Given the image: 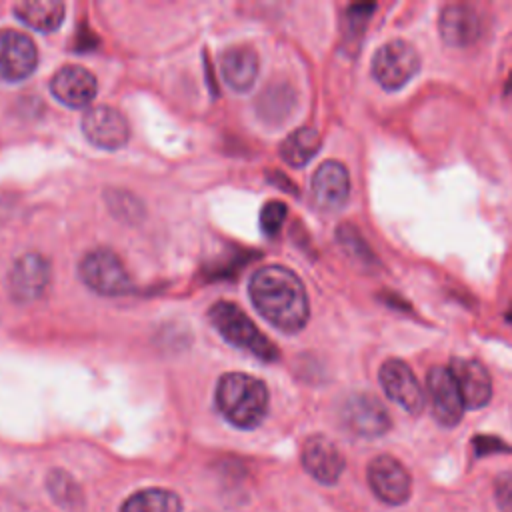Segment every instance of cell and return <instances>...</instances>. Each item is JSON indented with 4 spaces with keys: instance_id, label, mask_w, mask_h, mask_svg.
<instances>
[{
    "instance_id": "cell-1",
    "label": "cell",
    "mask_w": 512,
    "mask_h": 512,
    "mask_svg": "<svg viewBox=\"0 0 512 512\" xmlns=\"http://www.w3.org/2000/svg\"><path fill=\"white\" fill-rule=\"evenodd\" d=\"M254 308L278 330L294 334L310 316L308 294L302 280L286 266L270 264L256 270L248 284Z\"/></svg>"
},
{
    "instance_id": "cell-2",
    "label": "cell",
    "mask_w": 512,
    "mask_h": 512,
    "mask_svg": "<svg viewBox=\"0 0 512 512\" xmlns=\"http://www.w3.org/2000/svg\"><path fill=\"white\" fill-rule=\"evenodd\" d=\"M216 406L236 428H256L268 412V388L256 376L228 372L216 384Z\"/></svg>"
},
{
    "instance_id": "cell-3",
    "label": "cell",
    "mask_w": 512,
    "mask_h": 512,
    "mask_svg": "<svg viewBox=\"0 0 512 512\" xmlns=\"http://www.w3.org/2000/svg\"><path fill=\"white\" fill-rule=\"evenodd\" d=\"M208 316L212 326L224 336V340H228L236 348H242L264 362L278 360V348L274 346V342L268 340L236 304L220 300L212 304Z\"/></svg>"
},
{
    "instance_id": "cell-4",
    "label": "cell",
    "mask_w": 512,
    "mask_h": 512,
    "mask_svg": "<svg viewBox=\"0 0 512 512\" xmlns=\"http://www.w3.org/2000/svg\"><path fill=\"white\" fill-rule=\"evenodd\" d=\"M420 70V54L400 38L382 44L372 58V76L386 90H398Z\"/></svg>"
},
{
    "instance_id": "cell-5",
    "label": "cell",
    "mask_w": 512,
    "mask_h": 512,
    "mask_svg": "<svg viewBox=\"0 0 512 512\" xmlns=\"http://www.w3.org/2000/svg\"><path fill=\"white\" fill-rule=\"evenodd\" d=\"M80 276L88 288L104 296H120L132 290V280L122 260L108 248L88 252L80 262Z\"/></svg>"
},
{
    "instance_id": "cell-6",
    "label": "cell",
    "mask_w": 512,
    "mask_h": 512,
    "mask_svg": "<svg viewBox=\"0 0 512 512\" xmlns=\"http://www.w3.org/2000/svg\"><path fill=\"white\" fill-rule=\"evenodd\" d=\"M344 426L362 438H378L390 430V414L386 406L366 392H358L346 398L340 410Z\"/></svg>"
},
{
    "instance_id": "cell-7",
    "label": "cell",
    "mask_w": 512,
    "mask_h": 512,
    "mask_svg": "<svg viewBox=\"0 0 512 512\" xmlns=\"http://www.w3.org/2000/svg\"><path fill=\"white\" fill-rule=\"evenodd\" d=\"M380 386L384 394L400 404L408 414H420L426 404V392L418 378L414 376L412 368L398 358H390L380 366L378 372Z\"/></svg>"
},
{
    "instance_id": "cell-8",
    "label": "cell",
    "mask_w": 512,
    "mask_h": 512,
    "mask_svg": "<svg viewBox=\"0 0 512 512\" xmlns=\"http://www.w3.org/2000/svg\"><path fill=\"white\" fill-rule=\"evenodd\" d=\"M50 282V262L40 254H24L8 270V294L18 304L38 300Z\"/></svg>"
},
{
    "instance_id": "cell-9",
    "label": "cell",
    "mask_w": 512,
    "mask_h": 512,
    "mask_svg": "<svg viewBox=\"0 0 512 512\" xmlns=\"http://www.w3.org/2000/svg\"><path fill=\"white\" fill-rule=\"evenodd\" d=\"M366 476L372 492L390 506L404 504L412 494V480L408 470L388 454L372 458Z\"/></svg>"
},
{
    "instance_id": "cell-10",
    "label": "cell",
    "mask_w": 512,
    "mask_h": 512,
    "mask_svg": "<svg viewBox=\"0 0 512 512\" xmlns=\"http://www.w3.org/2000/svg\"><path fill=\"white\" fill-rule=\"evenodd\" d=\"M82 132L90 144L104 150L122 148L130 138V126L124 114L106 104L92 106L84 112Z\"/></svg>"
},
{
    "instance_id": "cell-11",
    "label": "cell",
    "mask_w": 512,
    "mask_h": 512,
    "mask_svg": "<svg viewBox=\"0 0 512 512\" xmlns=\"http://www.w3.org/2000/svg\"><path fill=\"white\" fill-rule=\"evenodd\" d=\"M38 64L34 40L20 30H0V78L18 82L28 78Z\"/></svg>"
},
{
    "instance_id": "cell-12",
    "label": "cell",
    "mask_w": 512,
    "mask_h": 512,
    "mask_svg": "<svg viewBox=\"0 0 512 512\" xmlns=\"http://www.w3.org/2000/svg\"><path fill=\"white\" fill-rule=\"evenodd\" d=\"M426 392L430 398L432 416L442 426H456L466 406L450 370L444 366L430 368L426 374Z\"/></svg>"
},
{
    "instance_id": "cell-13",
    "label": "cell",
    "mask_w": 512,
    "mask_h": 512,
    "mask_svg": "<svg viewBox=\"0 0 512 512\" xmlns=\"http://www.w3.org/2000/svg\"><path fill=\"white\" fill-rule=\"evenodd\" d=\"M344 464L338 446L322 434L310 436L302 446V466L322 484H336L344 472Z\"/></svg>"
},
{
    "instance_id": "cell-14",
    "label": "cell",
    "mask_w": 512,
    "mask_h": 512,
    "mask_svg": "<svg viewBox=\"0 0 512 512\" xmlns=\"http://www.w3.org/2000/svg\"><path fill=\"white\" fill-rule=\"evenodd\" d=\"M448 370L458 384V390L466 408L476 410L490 402L492 378L482 362L474 358H452Z\"/></svg>"
},
{
    "instance_id": "cell-15",
    "label": "cell",
    "mask_w": 512,
    "mask_h": 512,
    "mask_svg": "<svg viewBox=\"0 0 512 512\" xmlns=\"http://www.w3.org/2000/svg\"><path fill=\"white\" fill-rule=\"evenodd\" d=\"M312 198L322 210H338L348 202L350 176L344 164L336 160L322 162L312 176Z\"/></svg>"
},
{
    "instance_id": "cell-16",
    "label": "cell",
    "mask_w": 512,
    "mask_h": 512,
    "mask_svg": "<svg viewBox=\"0 0 512 512\" xmlns=\"http://www.w3.org/2000/svg\"><path fill=\"white\" fill-rule=\"evenodd\" d=\"M50 90L62 104L70 108H82L94 100L98 84L94 74L86 68L66 64L52 76Z\"/></svg>"
},
{
    "instance_id": "cell-17",
    "label": "cell",
    "mask_w": 512,
    "mask_h": 512,
    "mask_svg": "<svg viewBox=\"0 0 512 512\" xmlns=\"http://www.w3.org/2000/svg\"><path fill=\"white\" fill-rule=\"evenodd\" d=\"M438 30L444 44L452 48H466L480 36V18L476 10L466 4H448L440 12Z\"/></svg>"
},
{
    "instance_id": "cell-18",
    "label": "cell",
    "mask_w": 512,
    "mask_h": 512,
    "mask_svg": "<svg viewBox=\"0 0 512 512\" xmlns=\"http://www.w3.org/2000/svg\"><path fill=\"white\" fill-rule=\"evenodd\" d=\"M220 70L230 88L246 92L258 76V54L250 46L226 48L220 56Z\"/></svg>"
},
{
    "instance_id": "cell-19",
    "label": "cell",
    "mask_w": 512,
    "mask_h": 512,
    "mask_svg": "<svg viewBox=\"0 0 512 512\" xmlns=\"http://www.w3.org/2000/svg\"><path fill=\"white\" fill-rule=\"evenodd\" d=\"M14 12L24 24L40 32H52L64 20V4L58 0L16 2Z\"/></svg>"
},
{
    "instance_id": "cell-20",
    "label": "cell",
    "mask_w": 512,
    "mask_h": 512,
    "mask_svg": "<svg viewBox=\"0 0 512 512\" xmlns=\"http://www.w3.org/2000/svg\"><path fill=\"white\" fill-rule=\"evenodd\" d=\"M318 150H320V134L310 126L296 128L280 144V156L284 158L286 164L296 168L308 164Z\"/></svg>"
},
{
    "instance_id": "cell-21",
    "label": "cell",
    "mask_w": 512,
    "mask_h": 512,
    "mask_svg": "<svg viewBox=\"0 0 512 512\" xmlns=\"http://www.w3.org/2000/svg\"><path fill=\"white\" fill-rule=\"evenodd\" d=\"M120 512H182V502L172 490L146 488L132 494Z\"/></svg>"
},
{
    "instance_id": "cell-22",
    "label": "cell",
    "mask_w": 512,
    "mask_h": 512,
    "mask_svg": "<svg viewBox=\"0 0 512 512\" xmlns=\"http://www.w3.org/2000/svg\"><path fill=\"white\" fill-rule=\"evenodd\" d=\"M106 202H108L112 214L124 222H136L144 212L140 200L136 196L128 194L126 190H110L106 194Z\"/></svg>"
},
{
    "instance_id": "cell-23",
    "label": "cell",
    "mask_w": 512,
    "mask_h": 512,
    "mask_svg": "<svg viewBox=\"0 0 512 512\" xmlns=\"http://www.w3.org/2000/svg\"><path fill=\"white\" fill-rule=\"evenodd\" d=\"M338 240H340L342 248H344L350 256H354L356 260H360L362 264L370 266V262H374V254L370 252V248L366 246L364 238L358 234V230H356L354 226L342 224V226L338 228Z\"/></svg>"
},
{
    "instance_id": "cell-24",
    "label": "cell",
    "mask_w": 512,
    "mask_h": 512,
    "mask_svg": "<svg viewBox=\"0 0 512 512\" xmlns=\"http://www.w3.org/2000/svg\"><path fill=\"white\" fill-rule=\"evenodd\" d=\"M292 106V94H284L282 88H272L260 98V112L266 118H272L274 122L282 120L288 116Z\"/></svg>"
},
{
    "instance_id": "cell-25",
    "label": "cell",
    "mask_w": 512,
    "mask_h": 512,
    "mask_svg": "<svg viewBox=\"0 0 512 512\" xmlns=\"http://www.w3.org/2000/svg\"><path fill=\"white\" fill-rule=\"evenodd\" d=\"M48 488L54 496V500L62 502V506H72V504H78V488L74 484V480L70 476H66L64 472L60 470H54L50 476H48Z\"/></svg>"
},
{
    "instance_id": "cell-26",
    "label": "cell",
    "mask_w": 512,
    "mask_h": 512,
    "mask_svg": "<svg viewBox=\"0 0 512 512\" xmlns=\"http://www.w3.org/2000/svg\"><path fill=\"white\" fill-rule=\"evenodd\" d=\"M286 218V206L278 200H270L264 204L262 208V214H260V224H262V230L268 234V236H274L282 222Z\"/></svg>"
},
{
    "instance_id": "cell-27",
    "label": "cell",
    "mask_w": 512,
    "mask_h": 512,
    "mask_svg": "<svg viewBox=\"0 0 512 512\" xmlns=\"http://www.w3.org/2000/svg\"><path fill=\"white\" fill-rule=\"evenodd\" d=\"M494 496L502 512H512V472H502L494 480Z\"/></svg>"
},
{
    "instance_id": "cell-28",
    "label": "cell",
    "mask_w": 512,
    "mask_h": 512,
    "mask_svg": "<svg viewBox=\"0 0 512 512\" xmlns=\"http://www.w3.org/2000/svg\"><path fill=\"white\" fill-rule=\"evenodd\" d=\"M474 448H476L478 456H486L490 452H510V446L494 436H476Z\"/></svg>"
},
{
    "instance_id": "cell-29",
    "label": "cell",
    "mask_w": 512,
    "mask_h": 512,
    "mask_svg": "<svg viewBox=\"0 0 512 512\" xmlns=\"http://www.w3.org/2000/svg\"><path fill=\"white\" fill-rule=\"evenodd\" d=\"M506 90H508V92H512V74H510V78H508V86H506Z\"/></svg>"
}]
</instances>
